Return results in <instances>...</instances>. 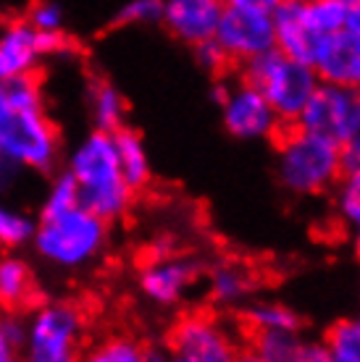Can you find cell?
Segmentation results:
<instances>
[{"mask_svg": "<svg viewBox=\"0 0 360 362\" xmlns=\"http://www.w3.org/2000/svg\"><path fill=\"white\" fill-rule=\"evenodd\" d=\"M0 326H3L6 339H9L11 344L21 352V346H24V336H27V317H21L18 313L9 310V313H0Z\"/></svg>", "mask_w": 360, "mask_h": 362, "instance_id": "28", "label": "cell"}, {"mask_svg": "<svg viewBox=\"0 0 360 362\" xmlns=\"http://www.w3.org/2000/svg\"><path fill=\"white\" fill-rule=\"evenodd\" d=\"M324 346L334 362H360V323L355 317L337 320L326 328Z\"/></svg>", "mask_w": 360, "mask_h": 362, "instance_id": "22", "label": "cell"}, {"mask_svg": "<svg viewBox=\"0 0 360 362\" xmlns=\"http://www.w3.org/2000/svg\"><path fill=\"white\" fill-rule=\"evenodd\" d=\"M27 21L37 32L53 35V32H63V27H66V13H63V8L58 3H53V0H37L35 6L27 11Z\"/></svg>", "mask_w": 360, "mask_h": 362, "instance_id": "26", "label": "cell"}, {"mask_svg": "<svg viewBox=\"0 0 360 362\" xmlns=\"http://www.w3.org/2000/svg\"><path fill=\"white\" fill-rule=\"evenodd\" d=\"M210 95L221 108V124H224L226 134H232L235 139L269 142L284 127L269 105V100L261 95V90L252 87L242 76H237V79L218 76Z\"/></svg>", "mask_w": 360, "mask_h": 362, "instance_id": "7", "label": "cell"}, {"mask_svg": "<svg viewBox=\"0 0 360 362\" xmlns=\"http://www.w3.org/2000/svg\"><path fill=\"white\" fill-rule=\"evenodd\" d=\"M66 171L72 173L79 202L103 221L124 218L135 202L137 192L126 184L124 173L118 168L116 145L111 132L92 129L74 145L66 158Z\"/></svg>", "mask_w": 360, "mask_h": 362, "instance_id": "2", "label": "cell"}, {"mask_svg": "<svg viewBox=\"0 0 360 362\" xmlns=\"http://www.w3.org/2000/svg\"><path fill=\"white\" fill-rule=\"evenodd\" d=\"M300 362H334V360H332V354H329V349L324 346V341H308Z\"/></svg>", "mask_w": 360, "mask_h": 362, "instance_id": "31", "label": "cell"}, {"mask_svg": "<svg viewBox=\"0 0 360 362\" xmlns=\"http://www.w3.org/2000/svg\"><path fill=\"white\" fill-rule=\"evenodd\" d=\"M113 145H116L118 168L124 173L126 184L135 192H142L153 179V163H150L145 139L135 129L121 127L118 132H113Z\"/></svg>", "mask_w": 360, "mask_h": 362, "instance_id": "17", "label": "cell"}, {"mask_svg": "<svg viewBox=\"0 0 360 362\" xmlns=\"http://www.w3.org/2000/svg\"><path fill=\"white\" fill-rule=\"evenodd\" d=\"M192 55H195V64L203 69V71L213 74V76H224L229 71V55L224 53V47L218 45L216 40L210 37L206 42H198V45H192Z\"/></svg>", "mask_w": 360, "mask_h": 362, "instance_id": "27", "label": "cell"}, {"mask_svg": "<svg viewBox=\"0 0 360 362\" xmlns=\"http://www.w3.org/2000/svg\"><path fill=\"white\" fill-rule=\"evenodd\" d=\"M276 142V179L289 194L315 197L332 192L342 176L339 145L313 134L300 124H287L274 136Z\"/></svg>", "mask_w": 360, "mask_h": 362, "instance_id": "4", "label": "cell"}, {"mask_svg": "<svg viewBox=\"0 0 360 362\" xmlns=\"http://www.w3.org/2000/svg\"><path fill=\"white\" fill-rule=\"evenodd\" d=\"M40 32L32 29L27 18H16L0 27V82L18 76H32L43 64Z\"/></svg>", "mask_w": 360, "mask_h": 362, "instance_id": "14", "label": "cell"}, {"mask_svg": "<svg viewBox=\"0 0 360 362\" xmlns=\"http://www.w3.org/2000/svg\"><path fill=\"white\" fill-rule=\"evenodd\" d=\"M206 265L189 255H161L140 268V291L147 302L158 308H171L187 297V291L198 284Z\"/></svg>", "mask_w": 360, "mask_h": 362, "instance_id": "11", "label": "cell"}, {"mask_svg": "<svg viewBox=\"0 0 360 362\" xmlns=\"http://www.w3.org/2000/svg\"><path fill=\"white\" fill-rule=\"evenodd\" d=\"M87 116L98 132H118L126 127V98L106 76H92L87 84Z\"/></svg>", "mask_w": 360, "mask_h": 362, "instance_id": "16", "label": "cell"}, {"mask_svg": "<svg viewBox=\"0 0 360 362\" xmlns=\"http://www.w3.org/2000/svg\"><path fill=\"white\" fill-rule=\"evenodd\" d=\"M147 362H169V354L158 352V349H147Z\"/></svg>", "mask_w": 360, "mask_h": 362, "instance_id": "36", "label": "cell"}, {"mask_svg": "<svg viewBox=\"0 0 360 362\" xmlns=\"http://www.w3.org/2000/svg\"><path fill=\"white\" fill-rule=\"evenodd\" d=\"M84 315L69 302H45L27 317L21 362H79Z\"/></svg>", "mask_w": 360, "mask_h": 362, "instance_id": "6", "label": "cell"}, {"mask_svg": "<svg viewBox=\"0 0 360 362\" xmlns=\"http://www.w3.org/2000/svg\"><path fill=\"white\" fill-rule=\"evenodd\" d=\"M0 153L24 171L50 173L61 163V134L45 108L37 74L6 82V98L0 103Z\"/></svg>", "mask_w": 360, "mask_h": 362, "instance_id": "1", "label": "cell"}, {"mask_svg": "<svg viewBox=\"0 0 360 362\" xmlns=\"http://www.w3.org/2000/svg\"><path fill=\"white\" fill-rule=\"evenodd\" d=\"M355 320H358V323H360V315H358V317H355Z\"/></svg>", "mask_w": 360, "mask_h": 362, "instance_id": "39", "label": "cell"}, {"mask_svg": "<svg viewBox=\"0 0 360 362\" xmlns=\"http://www.w3.org/2000/svg\"><path fill=\"white\" fill-rule=\"evenodd\" d=\"M213 40L224 47L232 66L247 64L276 47L274 11L247 6V3H226Z\"/></svg>", "mask_w": 360, "mask_h": 362, "instance_id": "8", "label": "cell"}, {"mask_svg": "<svg viewBox=\"0 0 360 362\" xmlns=\"http://www.w3.org/2000/svg\"><path fill=\"white\" fill-rule=\"evenodd\" d=\"M224 3H247V6H258V8L274 11L276 6H281L284 0H224Z\"/></svg>", "mask_w": 360, "mask_h": 362, "instance_id": "33", "label": "cell"}, {"mask_svg": "<svg viewBox=\"0 0 360 362\" xmlns=\"http://www.w3.org/2000/svg\"><path fill=\"white\" fill-rule=\"evenodd\" d=\"M79 362H147V349L137 339L111 336L81 354Z\"/></svg>", "mask_w": 360, "mask_h": 362, "instance_id": "23", "label": "cell"}, {"mask_svg": "<svg viewBox=\"0 0 360 362\" xmlns=\"http://www.w3.org/2000/svg\"><path fill=\"white\" fill-rule=\"evenodd\" d=\"M32 297V271L16 255L0 257V305L9 310L24 308Z\"/></svg>", "mask_w": 360, "mask_h": 362, "instance_id": "20", "label": "cell"}, {"mask_svg": "<svg viewBox=\"0 0 360 362\" xmlns=\"http://www.w3.org/2000/svg\"><path fill=\"white\" fill-rule=\"evenodd\" d=\"M3 98H6V82H0V103H3Z\"/></svg>", "mask_w": 360, "mask_h": 362, "instance_id": "38", "label": "cell"}, {"mask_svg": "<svg viewBox=\"0 0 360 362\" xmlns=\"http://www.w3.org/2000/svg\"><path fill=\"white\" fill-rule=\"evenodd\" d=\"M310 69L318 82L360 87V35L350 29H339L321 42Z\"/></svg>", "mask_w": 360, "mask_h": 362, "instance_id": "13", "label": "cell"}, {"mask_svg": "<svg viewBox=\"0 0 360 362\" xmlns=\"http://www.w3.org/2000/svg\"><path fill=\"white\" fill-rule=\"evenodd\" d=\"M352 250H355V257L360 260V223L352 226Z\"/></svg>", "mask_w": 360, "mask_h": 362, "instance_id": "35", "label": "cell"}, {"mask_svg": "<svg viewBox=\"0 0 360 362\" xmlns=\"http://www.w3.org/2000/svg\"><path fill=\"white\" fill-rule=\"evenodd\" d=\"M235 362H263V360L255 352H252L250 346H247V349H240V354H237Z\"/></svg>", "mask_w": 360, "mask_h": 362, "instance_id": "34", "label": "cell"}, {"mask_svg": "<svg viewBox=\"0 0 360 362\" xmlns=\"http://www.w3.org/2000/svg\"><path fill=\"white\" fill-rule=\"evenodd\" d=\"M298 124L332 139L334 145L347 142L350 136L360 134V87L321 82L300 113Z\"/></svg>", "mask_w": 360, "mask_h": 362, "instance_id": "9", "label": "cell"}, {"mask_svg": "<svg viewBox=\"0 0 360 362\" xmlns=\"http://www.w3.org/2000/svg\"><path fill=\"white\" fill-rule=\"evenodd\" d=\"M108 234V221L84 205H72L55 213H40L32 247L47 265L61 271H79L103 255Z\"/></svg>", "mask_w": 360, "mask_h": 362, "instance_id": "3", "label": "cell"}, {"mask_svg": "<svg viewBox=\"0 0 360 362\" xmlns=\"http://www.w3.org/2000/svg\"><path fill=\"white\" fill-rule=\"evenodd\" d=\"M171 354L198 362H235L240 354L235 334L208 313H189L171 328Z\"/></svg>", "mask_w": 360, "mask_h": 362, "instance_id": "10", "label": "cell"}, {"mask_svg": "<svg viewBox=\"0 0 360 362\" xmlns=\"http://www.w3.org/2000/svg\"><path fill=\"white\" fill-rule=\"evenodd\" d=\"M334 210L344 226L352 228L360 223V168L344 171L334 184Z\"/></svg>", "mask_w": 360, "mask_h": 362, "instance_id": "24", "label": "cell"}, {"mask_svg": "<svg viewBox=\"0 0 360 362\" xmlns=\"http://www.w3.org/2000/svg\"><path fill=\"white\" fill-rule=\"evenodd\" d=\"M339 163H342V173L360 168V134L350 136L339 145Z\"/></svg>", "mask_w": 360, "mask_h": 362, "instance_id": "30", "label": "cell"}, {"mask_svg": "<svg viewBox=\"0 0 360 362\" xmlns=\"http://www.w3.org/2000/svg\"><path fill=\"white\" fill-rule=\"evenodd\" d=\"M308 341L300 331H252L250 349L263 362H300Z\"/></svg>", "mask_w": 360, "mask_h": 362, "instance_id": "19", "label": "cell"}, {"mask_svg": "<svg viewBox=\"0 0 360 362\" xmlns=\"http://www.w3.org/2000/svg\"><path fill=\"white\" fill-rule=\"evenodd\" d=\"M224 0H163L161 24L181 45H198L216 35Z\"/></svg>", "mask_w": 360, "mask_h": 362, "instance_id": "12", "label": "cell"}, {"mask_svg": "<svg viewBox=\"0 0 360 362\" xmlns=\"http://www.w3.org/2000/svg\"><path fill=\"white\" fill-rule=\"evenodd\" d=\"M255 286L252 271L240 263H216L208 271V297L216 308H242Z\"/></svg>", "mask_w": 360, "mask_h": 362, "instance_id": "15", "label": "cell"}, {"mask_svg": "<svg viewBox=\"0 0 360 362\" xmlns=\"http://www.w3.org/2000/svg\"><path fill=\"white\" fill-rule=\"evenodd\" d=\"M21 176H24V168L0 153V197H9L11 192L18 187Z\"/></svg>", "mask_w": 360, "mask_h": 362, "instance_id": "29", "label": "cell"}, {"mask_svg": "<svg viewBox=\"0 0 360 362\" xmlns=\"http://www.w3.org/2000/svg\"><path fill=\"white\" fill-rule=\"evenodd\" d=\"M163 0H126L116 11L113 24L116 27H145V24H161Z\"/></svg>", "mask_w": 360, "mask_h": 362, "instance_id": "25", "label": "cell"}, {"mask_svg": "<svg viewBox=\"0 0 360 362\" xmlns=\"http://www.w3.org/2000/svg\"><path fill=\"white\" fill-rule=\"evenodd\" d=\"M240 76L261 90L284 127L298 124L308 100L313 98L315 87L321 84L310 66L289 58L276 47L240 66Z\"/></svg>", "mask_w": 360, "mask_h": 362, "instance_id": "5", "label": "cell"}, {"mask_svg": "<svg viewBox=\"0 0 360 362\" xmlns=\"http://www.w3.org/2000/svg\"><path fill=\"white\" fill-rule=\"evenodd\" d=\"M169 362H198V360H192V357H181V354H171Z\"/></svg>", "mask_w": 360, "mask_h": 362, "instance_id": "37", "label": "cell"}, {"mask_svg": "<svg viewBox=\"0 0 360 362\" xmlns=\"http://www.w3.org/2000/svg\"><path fill=\"white\" fill-rule=\"evenodd\" d=\"M244 326L252 331H300L303 317L298 310H292L284 302L274 299H258V302H244L242 305Z\"/></svg>", "mask_w": 360, "mask_h": 362, "instance_id": "18", "label": "cell"}, {"mask_svg": "<svg viewBox=\"0 0 360 362\" xmlns=\"http://www.w3.org/2000/svg\"><path fill=\"white\" fill-rule=\"evenodd\" d=\"M37 228V218L29 216L24 208H18L6 197H0V247L18 250L32 245V236Z\"/></svg>", "mask_w": 360, "mask_h": 362, "instance_id": "21", "label": "cell"}, {"mask_svg": "<svg viewBox=\"0 0 360 362\" xmlns=\"http://www.w3.org/2000/svg\"><path fill=\"white\" fill-rule=\"evenodd\" d=\"M18 349L13 344H11L9 339H6V334H3V326H0V362H21V357H18Z\"/></svg>", "mask_w": 360, "mask_h": 362, "instance_id": "32", "label": "cell"}]
</instances>
